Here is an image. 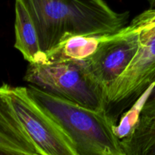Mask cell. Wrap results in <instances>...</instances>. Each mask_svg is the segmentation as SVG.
<instances>
[{"mask_svg": "<svg viewBox=\"0 0 155 155\" xmlns=\"http://www.w3.org/2000/svg\"><path fill=\"white\" fill-rule=\"evenodd\" d=\"M33 20L42 51L49 54L73 36H110L127 26L128 12L104 0H22Z\"/></svg>", "mask_w": 155, "mask_h": 155, "instance_id": "obj_1", "label": "cell"}, {"mask_svg": "<svg viewBox=\"0 0 155 155\" xmlns=\"http://www.w3.org/2000/svg\"><path fill=\"white\" fill-rule=\"evenodd\" d=\"M27 90L69 135L78 155H125L116 122L106 110L80 105L31 84Z\"/></svg>", "mask_w": 155, "mask_h": 155, "instance_id": "obj_2", "label": "cell"}, {"mask_svg": "<svg viewBox=\"0 0 155 155\" xmlns=\"http://www.w3.org/2000/svg\"><path fill=\"white\" fill-rule=\"evenodd\" d=\"M24 80L80 105L106 110L105 92L92 77L85 59H58L29 64Z\"/></svg>", "mask_w": 155, "mask_h": 155, "instance_id": "obj_3", "label": "cell"}, {"mask_svg": "<svg viewBox=\"0 0 155 155\" xmlns=\"http://www.w3.org/2000/svg\"><path fill=\"white\" fill-rule=\"evenodd\" d=\"M0 88L40 155H78L74 141L30 96L27 87L3 83Z\"/></svg>", "mask_w": 155, "mask_h": 155, "instance_id": "obj_4", "label": "cell"}, {"mask_svg": "<svg viewBox=\"0 0 155 155\" xmlns=\"http://www.w3.org/2000/svg\"><path fill=\"white\" fill-rule=\"evenodd\" d=\"M140 33V46L132 61L106 92V111L113 118L137 102L155 80V27Z\"/></svg>", "mask_w": 155, "mask_h": 155, "instance_id": "obj_5", "label": "cell"}, {"mask_svg": "<svg viewBox=\"0 0 155 155\" xmlns=\"http://www.w3.org/2000/svg\"><path fill=\"white\" fill-rule=\"evenodd\" d=\"M140 46V33L119 31L107 36L85 59L91 75L105 92L124 72Z\"/></svg>", "mask_w": 155, "mask_h": 155, "instance_id": "obj_6", "label": "cell"}, {"mask_svg": "<svg viewBox=\"0 0 155 155\" xmlns=\"http://www.w3.org/2000/svg\"><path fill=\"white\" fill-rule=\"evenodd\" d=\"M0 155H40L0 88Z\"/></svg>", "mask_w": 155, "mask_h": 155, "instance_id": "obj_7", "label": "cell"}, {"mask_svg": "<svg viewBox=\"0 0 155 155\" xmlns=\"http://www.w3.org/2000/svg\"><path fill=\"white\" fill-rule=\"evenodd\" d=\"M15 47L29 64L46 62L33 20L22 0H15Z\"/></svg>", "mask_w": 155, "mask_h": 155, "instance_id": "obj_8", "label": "cell"}, {"mask_svg": "<svg viewBox=\"0 0 155 155\" xmlns=\"http://www.w3.org/2000/svg\"><path fill=\"white\" fill-rule=\"evenodd\" d=\"M121 144L125 155H155V113L139 116L132 131Z\"/></svg>", "mask_w": 155, "mask_h": 155, "instance_id": "obj_9", "label": "cell"}, {"mask_svg": "<svg viewBox=\"0 0 155 155\" xmlns=\"http://www.w3.org/2000/svg\"><path fill=\"white\" fill-rule=\"evenodd\" d=\"M107 36H73L47 55V60H83L92 55Z\"/></svg>", "mask_w": 155, "mask_h": 155, "instance_id": "obj_10", "label": "cell"}, {"mask_svg": "<svg viewBox=\"0 0 155 155\" xmlns=\"http://www.w3.org/2000/svg\"><path fill=\"white\" fill-rule=\"evenodd\" d=\"M155 27V9L146 10L136 16L130 24L120 31L124 33H139Z\"/></svg>", "mask_w": 155, "mask_h": 155, "instance_id": "obj_11", "label": "cell"}, {"mask_svg": "<svg viewBox=\"0 0 155 155\" xmlns=\"http://www.w3.org/2000/svg\"><path fill=\"white\" fill-rule=\"evenodd\" d=\"M141 110L139 116H147L155 113V83L139 99Z\"/></svg>", "mask_w": 155, "mask_h": 155, "instance_id": "obj_12", "label": "cell"}, {"mask_svg": "<svg viewBox=\"0 0 155 155\" xmlns=\"http://www.w3.org/2000/svg\"><path fill=\"white\" fill-rule=\"evenodd\" d=\"M151 3V6H155V0H148Z\"/></svg>", "mask_w": 155, "mask_h": 155, "instance_id": "obj_13", "label": "cell"}, {"mask_svg": "<svg viewBox=\"0 0 155 155\" xmlns=\"http://www.w3.org/2000/svg\"><path fill=\"white\" fill-rule=\"evenodd\" d=\"M154 83H155V80H154Z\"/></svg>", "mask_w": 155, "mask_h": 155, "instance_id": "obj_14", "label": "cell"}]
</instances>
